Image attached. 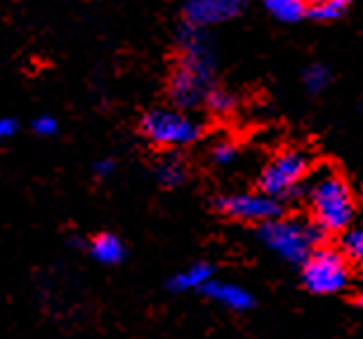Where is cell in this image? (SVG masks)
Returning <instances> with one entry per match:
<instances>
[{
	"label": "cell",
	"mask_w": 363,
	"mask_h": 339,
	"mask_svg": "<svg viewBox=\"0 0 363 339\" xmlns=\"http://www.w3.org/2000/svg\"><path fill=\"white\" fill-rule=\"evenodd\" d=\"M203 294L210 301H215V304L229 309V311H248V309L255 306V297L245 287L236 283H227V280H213V283H208Z\"/></svg>",
	"instance_id": "9"
},
{
	"label": "cell",
	"mask_w": 363,
	"mask_h": 339,
	"mask_svg": "<svg viewBox=\"0 0 363 339\" xmlns=\"http://www.w3.org/2000/svg\"><path fill=\"white\" fill-rule=\"evenodd\" d=\"M113 170H116V161H113V158H99V161L94 163V175H97L99 179L113 175Z\"/></svg>",
	"instance_id": "21"
},
{
	"label": "cell",
	"mask_w": 363,
	"mask_h": 339,
	"mask_svg": "<svg viewBox=\"0 0 363 339\" xmlns=\"http://www.w3.org/2000/svg\"><path fill=\"white\" fill-rule=\"evenodd\" d=\"M352 269L340 248L321 245L309 255V259L300 266V280L304 290L311 294H337L350 287Z\"/></svg>",
	"instance_id": "6"
},
{
	"label": "cell",
	"mask_w": 363,
	"mask_h": 339,
	"mask_svg": "<svg viewBox=\"0 0 363 339\" xmlns=\"http://www.w3.org/2000/svg\"><path fill=\"white\" fill-rule=\"evenodd\" d=\"M302 81H304V88H307L311 95H318V92H323L330 85L333 74L325 64H309L302 74Z\"/></svg>",
	"instance_id": "17"
},
{
	"label": "cell",
	"mask_w": 363,
	"mask_h": 339,
	"mask_svg": "<svg viewBox=\"0 0 363 339\" xmlns=\"http://www.w3.org/2000/svg\"><path fill=\"white\" fill-rule=\"evenodd\" d=\"M311 158L302 149H283L264 163L257 177V189L281 203L300 196L302 184L311 177Z\"/></svg>",
	"instance_id": "4"
},
{
	"label": "cell",
	"mask_w": 363,
	"mask_h": 339,
	"mask_svg": "<svg viewBox=\"0 0 363 339\" xmlns=\"http://www.w3.org/2000/svg\"><path fill=\"white\" fill-rule=\"evenodd\" d=\"M255 234H257V241L262 243L267 250H272L283 262L295 264V266H302L309 259L311 252L316 248H321V245H325V241H328V236H325L311 219L286 217V214L257 226Z\"/></svg>",
	"instance_id": "3"
},
{
	"label": "cell",
	"mask_w": 363,
	"mask_h": 339,
	"mask_svg": "<svg viewBox=\"0 0 363 339\" xmlns=\"http://www.w3.org/2000/svg\"><path fill=\"white\" fill-rule=\"evenodd\" d=\"M350 12L347 0H318L309 5V19L314 21H337Z\"/></svg>",
	"instance_id": "15"
},
{
	"label": "cell",
	"mask_w": 363,
	"mask_h": 339,
	"mask_svg": "<svg viewBox=\"0 0 363 339\" xmlns=\"http://www.w3.org/2000/svg\"><path fill=\"white\" fill-rule=\"evenodd\" d=\"M140 132L158 149H184L201 139L203 125L175 106H156L142 115Z\"/></svg>",
	"instance_id": "5"
},
{
	"label": "cell",
	"mask_w": 363,
	"mask_h": 339,
	"mask_svg": "<svg viewBox=\"0 0 363 339\" xmlns=\"http://www.w3.org/2000/svg\"><path fill=\"white\" fill-rule=\"evenodd\" d=\"M217 54L208 28L182 21L177 28V62L172 67L168 97L175 109L189 111L206 104L210 90L217 88Z\"/></svg>",
	"instance_id": "1"
},
{
	"label": "cell",
	"mask_w": 363,
	"mask_h": 339,
	"mask_svg": "<svg viewBox=\"0 0 363 339\" xmlns=\"http://www.w3.org/2000/svg\"><path fill=\"white\" fill-rule=\"evenodd\" d=\"M17 132H19V120L12 118V115H5V118L0 120V137H3V139H12Z\"/></svg>",
	"instance_id": "20"
},
{
	"label": "cell",
	"mask_w": 363,
	"mask_h": 339,
	"mask_svg": "<svg viewBox=\"0 0 363 339\" xmlns=\"http://www.w3.org/2000/svg\"><path fill=\"white\" fill-rule=\"evenodd\" d=\"M215 280V269L213 264L208 262H196L191 266H186L184 271L175 273V276L170 278V290L172 292H194L199 290L203 292L206 290L208 283H213Z\"/></svg>",
	"instance_id": "10"
},
{
	"label": "cell",
	"mask_w": 363,
	"mask_h": 339,
	"mask_svg": "<svg viewBox=\"0 0 363 339\" xmlns=\"http://www.w3.org/2000/svg\"><path fill=\"white\" fill-rule=\"evenodd\" d=\"M309 219L323 231L325 236H342L354 226L357 219V198L350 182L342 172L323 165L311 172L309 182L304 184Z\"/></svg>",
	"instance_id": "2"
},
{
	"label": "cell",
	"mask_w": 363,
	"mask_h": 339,
	"mask_svg": "<svg viewBox=\"0 0 363 339\" xmlns=\"http://www.w3.org/2000/svg\"><path fill=\"white\" fill-rule=\"evenodd\" d=\"M88 250L92 259H97L99 264L106 266L121 264L125 259V245L116 234H97L88 243Z\"/></svg>",
	"instance_id": "11"
},
{
	"label": "cell",
	"mask_w": 363,
	"mask_h": 339,
	"mask_svg": "<svg viewBox=\"0 0 363 339\" xmlns=\"http://www.w3.org/2000/svg\"><path fill=\"white\" fill-rule=\"evenodd\" d=\"M238 158V146L231 139H217L210 146V161L215 165H231Z\"/></svg>",
	"instance_id": "18"
},
{
	"label": "cell",
	"mask_w": 363,
	"mask_h": 339,
	"mask_svg": "<svg viewBox=\"0 0 363 339\" xmlns=\"http://www.w3.org/2000/svg\"><path fill=\"white\" fill-rule=\"evenodd\" d=\"M206 109L213 113V115H231L236 111V106H238V99L234 92H229V90H224V88H213L210 90V95L206 97Z\"/></svg>",
	"instance_id": "16"
},
{
	"label": "cell",
	"mask_w": 363,
	"mask_h": 339,
	"mask_svg": "<svg viewBox=\"0 0 363 339\" xmlns=\"http://www.w3.org/2000/svg\"><path fill=\"white\" fill-rule=\"evenodd\" d=\"M243 12V3L238 0H191L182 7V21L199 28H208L236 19Z\"/></svg>",
	"instance_id": "8"
},
{
	"label": "cell",
	"mask_w": 363,
	"mask_h": 339,
	"mask_svg": "<svg viewBox=\"0 0 363 339\" xmlns=\"http://www.w3.org/2000/svg\"><path fill=\"white\" fill-rule=\"evenodd\" d=\"M31 130L38 137H55L57 130H60V122H57V118H52V115L43 113V115H35L31 120Z\"/></svg>",
	"instance_id": "19"
},
{
	"label": "cell",
	"mask_w": 363,
	"mask_h": 339,
	"mask_svg": "<svg viewBox=\"0 0 363 339\" xmlns=\"http://www.w3.org/2000/svg\"><path fill=\"white\" fill-rule=\"evenodd\" d=\"M264 10L281 24H297L304 17L309 19V5L302 0H269L264 3Z\"/></svg>",
	"instance_id": "12"
},
{
	"label": "cell",
	"mask_w": 363,
	"mask_h": 339,
	"mask_svg": "<svg viewBox=\"0 0 363 339\" xmlns=\"http://www.w3.org/2000/svg\"><path fill=\"white\" fill-rule=\"evenodd\" d=\"M340 250L347 257V262L357 269H363V224H354L347 234L340 236Z\"/></svg>",
	"instance_id": "14"
},
{
	"label": "cell",
	"mask_w": 363,
	"mask_h": 339,
	"mask_svg": "<svg viewBox=\"0 0 363 339\" xmlns=\"http://www.w3.org/2000/svg\"><path fill=\"white\" fill-rule=\"evenodd\" d=\"M186 175H189L186 165L177 156H165L163 161L156 165V179L165 189H177V186L186 182Z\"/></svg>",
	"instance_id": "13"
},
{
	"label": "cell",
	"mask_w": 363,
	"mask_h": 339,
	"mask_svg": "<svg viewBox=\"0 0 363 339\" xmlns=\"http://www.w3.org/2000/svg\"><path fill=\"white\" fill-rule=\"evenodd\" d=\"M357 304H359V309H361V311H363V294H361V297H359V301H357Z\"/></svg>",
	"instance_id": "22"
},
{
	"label": "cell",
	"mask_w": 363,
	"mask_h": 339,
	"mask_svg": "<svg viewBox=\"0 0 363 339\" xmlns=\"http://www.w3.org/2000/svg\"><path fill=\"white\" fill-rule=\"evenodd\" d=\"M215 210L234 222L262 226L267 222L283 217V203L262 191H243V193H222L213 200Z\"/></svg>",
	"instance_id": "7"
}]
</instances>
